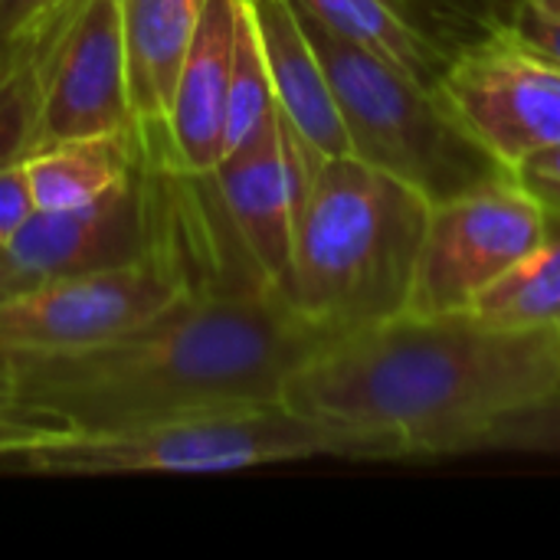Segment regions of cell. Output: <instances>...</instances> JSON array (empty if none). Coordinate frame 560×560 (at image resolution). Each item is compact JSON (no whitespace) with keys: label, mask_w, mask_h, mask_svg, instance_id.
Here are the masks:
<instances>
[{"label":"cell","mask_w":560,"mask_h":560,"mask_svg":"<svg viewBox=\"0 0 560 560\" xmlns=\"http://www.w3.org/2000/svg\"><path fill=\"white\" fill-rule=\"evenodd\" d=\"M545 230L548 210L509 171L436 200L427 217L404 312H469L486 289L545 240Z\"/></svg>","instance_id":"52a82bcc"},{"label":"cell","mask_w":560,"mask_h":560,"mask_svg":"<svg viewBox=\"0 0 560 560\" xmlns=\"http://www.w3.org/2000/svg\"><path fill=\"white\" fill-rule=\"evenodd\" d=\"M331 338L259 276L197 279L184 299L115 341L13 358V390L20 413L36 423L108 433L279 404L289 374Z\"/></svg>","instance_id":"6da1fadb"},{"label":"cell","mask_w":560,"mask_h":560,"mask_svg":"<svg viewBox=\"0 0 560 560\" xmlns=\"http://www.w3.org/2000/svg\"><path fill=\"white\" fill-rule=\"evenodd\" d=\"M36 210H66L115 190L144 167L138 128L59 141L23 158Z\"/></svg>","instance_id":"9a60e30c"},{"label":"cell","mask_w":560,"mask_h":560,"mask_svg":"<svg viewBox=\"0 0 560 560\" xmlns=\"http://www.w3.org/2000/svg\"><path fill=\"white\" fill-rule=\"evenodd\" d=\"M30 285H36V279L10 256V249L0 243V302L3 299H10V295H16V292H23V289H30Z\"/></svg>","instance_id":"cb8c5ba5"},{"label":"cell","mask_w":560,"mask_h":560,"mask_svg":"<svg viewBox=\"0 0 560 560\" xmlns=\"http://www.w3.org/2000/svg\"><path fill=\"white\" fill-rule=\"evenodd\" d=\"M56 3H62V0H0V36L7 39L10 33H16L39 13L52 10Z\"/></svg>","instance_id":"7402d4cb"},{"label":"cell","mask_w":560,"mask_h":560,"mask_svg":"<svg viewBox=\"0 0 560 560\" xmlns=\"http://www.w3.org/2000/svg\"><path fill=\"white\" fill-rule=\"evenodd\" d=\"M49 430H56V427H49V423H36V420L0 417V453L16 450V446H23V443H33V440H39V436H46Z\"/></svg>","instance_id":"603a6c76"},{"label":"cell","mask_w":560,"mask_h":560,"mask_svg":"<svg viewBox=\"0 0 560 560\" xmlns=\"http://www.w3.org/2000/svg\"><path fill=\"white\" fill-rule=\"evenodd\" d=\"M194 282L167 230L148 256L128 266L43 279L3 299L0 354L49 358L115 341L171 308Z\"/></svg>","instance_id":"8992f818"},{"label":"cell","mask_w":560,"mask_h":560,"mask_svg":"<svg viewBox=\"0 0 560 560\" xmlns=\"http://www.w3.org/2000/svg\"><path fill=\"white\" fill-rule=\"evenodd\" d=\"M203 0H118L128 95L141 154L151 171H171L167 115L184 52L194 39Z\"/></svg>","instance_id":"7c38bea8"},{"label":"cell","mask_w":560,"mask_h":560,"mask_svg":"<svg viewBox=\"0 0 560 560\" xmlns=\"http://www.w3.org/2000/svg\"><path fill=\"white\" fill-rule=\"evenodd\" d=\"M7 59H10V39L0 36V75H3V69H7Z\"/></svg>","instance_id":"484cf974"},{"label":"cell","mask_w":560,"mask_h":560,"mask_svg":"<svg viewBox=\"0 0 560 560\" xmlns=\"http://www.w3.org/2000/svg\"><path fill=\"white\" fill-rule=\"evenodd\" d=\"M318 161L322 154L312 151L279 115L269 135L223 158L207 174L240 246L279 292L289 279L295 217Z\"/></svg>","instance_id":"30bf717a"},{"label":"cell","mask_w":560,"mask_h":560,"mask_svg":"<svg viewBox=\"0 0 560 560\" xmlns=\"http://www.w3.org/2000/svg\"><path fill=\"white\" fill-rule=\"evenodd\" d=\"M325 66L351 154L417 187L430 203L505 174L423 85L299 10Z\"/></svg>","instance_id":"5b68a950"},{"label":"cell","mask_w":560,"mask_h":560,"mask_svg":"<svg viewBox=\"0 0 560 560\" xmlns=\"http://www.w3.org/2000/svg\"><path fill=\"white\" fill-rule=\"evenodd\" d=\"M430 200L354 154L322 158L295 217L282 295L328 335L407 308Z\"/></svg>","instance_id":"3957f363"},{"label":"cell","mask_w":560,"mask_h":560,"mask_svg":"<svg viewBox=\"0 0 560 560\" xmlns=\"http://www.w3.org/2000/svg\"><path fill=\"white\" fill-rule=\"evenodd\" d=\"M312 20L345 36L348 43L374 52L377 59L397 66L410 79L433 85L450 62L453 49H446L436 26H430L427 13L417 0H292Z\"/></svg>","instance_id":"5bb4252c"},{"label":"cell","mask_w":560,"mask_h":560,"mask_svg":"<svg viewBox=\"0 0 560 560\" xmlns=\"http://www.w3.org/2000/svg\"><path fill=\"white\" fill-rule=\"evenodd\" d=\"M505 30L532 52L560 66V0H515Z\"/></svg>","instance_id":"d6986e66"},{"label":"cell","mask_w":560,"mask_h":560,"mask_svg":"<svg viewBox=\"0 0 560 560\" xmlns=\"http://www.w3.org/2000/svg\"><path fill=\"white\" fill-rule=\"evenodd\" d=\"M476 453H522V456H560V384L505 417H499L476 443Z\"/></svg>","instance_id":"ac0fdd59"},{"label":"cell","mask_w":560,"mask_h":560,"mask_svg":"<svg viewBox=\"0 0 560 560\" xmlns=\"http://www.w3.org/2000/svg\"><path fill=\"white\" fill-rule=\"evenodd\" d=\"M154 180L158 171L144 164L98 200L66 210H36L7 249L36 282L128 266L148 256L171 230L161 217Z\"/></svg>","instance_id":"9c48e42d"},{"label":"cell","mask_w":560,"mask_h":560,"mask_svg":"<svg viewBox=\"0 0 560 560\" xmlns=\"http://www.w3.org/2000/svg\"><path fill=\"white\" fill-rule=\"evenodd\" d=\"M0 417H16V420H30L20 413L16 407V390H13V361L0 354Z\"/></svg>","instance_id":"d4e9b609"},{"label":"cell","mask_w":560,"mask_h":560,"mask_svg":"<svg viewBox=\"0 0 560 560\" xmlns=\"http://www.w3.org/2000/svg\"><path fill=\"white\" fill-rule=\"evenodd\" d=\"M512 177L548 210L560 213V144L545 148L538 154H532L528 161H522Z\"/></svg>","instance_id":"44dd1931"},{"label":"cell","mask_w":560,"mask_h":560,"mask_svg":"<svg viewBox=\"0 0 560 560\" xmlns=\"http://www.w3.org/2000/svg\"><path fill=\"white\" fill-rule=\"evenodd\" d=\"M279 115L322 158L351 154L325 66L292 0H249Z\"/></svg>","instance_id":"4fadbf2b"},{"label":"cell","mask_w":560,"mask_h":560,"mask_svg":"<svg viewBox=\"0 0 560 560\" xmlns=\"http://www.w3.org/2000/svg\"><path fill=\"white\" fill-rule=\"evenodd\" d=\"M240 0H203L194 39L184 52L171 115V167L180 177H207L223 158V118Z\"/></svg>","instance_id":"8fae6325"},{"label":"cell","mask_w":560,"mask_h":560,"mask_svg":"<svg viewBox=\"0 0 560 560\" xmlns=\"http://www.w3.org/2000/svg\"><path fill=\"white\" fill-rule=\"evenodd\" d=\"M560 384V328H499L472 312L348 331L299 364L282 404L371 440L387 459L472 456L505 413Z\"/></svg>","instance_id":"7a4b0ae2"},{"label":"cell","mask_w":560,"mask_h":560,"mask_svg":"<svg viewBox=\"0 0 560 560\" xmlns=\"http://www.w3.org/2000/svg\"><path fill=\"white\" fill-rule=\"evenodd\" d=\"M318 456L384 463V453L371 440L295 413L279 400L207 410L108 433H72L56 427L33 443L0 453V472L52 479L118 472H226Z\"/></svg>","instance_id":"277c9868"},{"label":"cell","mask_w":560,"mask_h":560,"mask_svg":"<svg viewBox=\"0 0 560 560\" xmlns=\"http://www.w3.org/2000/svg\"><path fill=\"white\" fill-rule=\"evenodd\" d=\"M33 213H36V200L23 161L0 164V243L7 246Z\"/></svg>","instance_id":"ffe728a7"},{"label":"cell","mask_w":560,"mask_h":560,"mask_svg":"<svg viewBox=\"0 0 560 560\" xmlns=\"http://www.w3.org/2000/svg\"><path fill=\"white\" fill-rule=\"evenodd\" d=\"M469 312L499 328H560V213H548L545 240Z\"/></svg>","instance_id":"2e32d148"},{"label":"cell","mask_w":560,"mask_h":560,"mask_svg":"<svg viewBox=\"0 0 560 560\" xmlns=\"http://www.w3.org/2000/svg\"><path fill=\"white\" fill-rule=\"evenodd\" d=\"M436 92L459 128L509 174L560 144V66L532 52L499 20L453 49Z\"/></svg>","instance_id":"ba28073f"},{"label":"cell","mask_w":560,"mask_h":560,"mask_svg":"<svg viewBox=\"0 0 560 560\" xmlns=\"http://www.w3.org/2000/svg\"><path fill=\"white\" fill-rule=\"evenodd\" d=\"M276 118H279V108H276L259 30H256L249 0H240L230 89H226V118H223V158L256 144L262 135L276 128Z\"/></svg>","instance_id":"e0dca14e"}]
</instances>
